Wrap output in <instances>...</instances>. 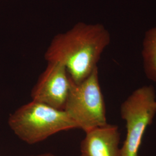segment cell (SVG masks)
I'll return each mask as SVG.
<instances>
[{"mask_svg":"<svg viewBox=\"0 0 156 156\" xmlns=\"http://www.w3.org/2000/svg\"><path fill=\"white\" fill-rule=\"evenodd\" d=\"M156 93L153 86L135 90L120 106V115L126 122V135L120 148V156H139L147 127L156 114Z\"/></svg>","mask_w":156,"mask_h":156,"instance_id":"obj_4","label":"cell"},{"mask_svg":"<svg viewBox=\"0 0 156 156\" xmlns=\"http://www.w3.org/2000/svg\"><path fill=\"white\" fill-rule=\"evenodd\" d=\"M67 69L58 62H48L31 92L32 101L64 110L71 87Z\"/></svg>","mask_w":156,"mask_h":156,"instance_id":"obj_5","label":"cell"},{"mask_svg":"<svg viewBox=\"0 0 156 156\" xmlns=\"http://www.w3.org/2000/svg\"><path fill=\"white\" fill-rule=\"evenodd\" d=\"M8 123L17 136L28 145L44 141L59 132L78 128L64 110L34 101L12 113Z\"/></svg>","mask_w":156,"mask_h":156,"instance_id":"obj_2","label":"cell"},{"mask_svg":"<svg viewBox=\"0 0 156 156\" xmlns=\"http://www.w3.org/2000/svg\"><path fill=\"white\" fill-rule=\"evenodd\" d=\"M141 56L146 77L156 82V25L145 31Z\"/></svg>","mask_w":156,"mask_h":156,"instance_id":"obj_7","label":"cell"},{"mask_svg":"<svg viewBox=\"0 0 156 156\" xmlns=\"http://www.w3.org/2000/svg\"><path fill=\"white\" fill-rule=\"evenodd\" d=\"M64 111L84 133L108 124L98 68L79 83L71 80Z\"/></svg>","mask_w":156,"mask_h":156,"instance_id":"obj_3","label":"cell"},{"mask_svg":"<svg viewBox=\"0 0 156 156\" xmlns=\"http://www.w3.org/2000/svg\"><path fill=\"white\" fill-rule=\"evenodd\" d=\"M58 156L54 154L53 153H41V154H37V155H33V156Z\"/></svg>","mask_w":156,"mask_h":156,"instance_id":"obj_8","label":"cell"},{"mask_svg":"<svg viewBox=\"0 0 156 156\" xmlns=\"http://www.w3.org/2000/svg\"><path fill=\"white\" fill-rule=\"evenodd\" d=\"M80 156H120L121 134L117 125L107 124L85 133Z\"/></svg>","mask_w":156,"mask_h":156,"instance_id":"obj_6","label":"cell"},{"mask_svg":"<svg viewBox=\"0 0 156 156\" xmlns=\"http://www.w3.org/2000/svg\"><path fill=\"white\" fill-rule=\"evenodd\" d=\"M111 41V34L103 24L78 23L53 38L45 52V60L62 64L72 82L79 83L98 68Z\"/></svg>","mask_w":156,"mask_h":156,"instance_id":"obj_1","label":"cell"},{"mask_svg":"<svg viewBox=\"0 0 156 156\" xmlns=\"http://www.w3.org/2000/svg\"></svg>","mask_w":156,"mask_h":156,"instance_id":"obj_9","label":"cell"}]
</instances>
